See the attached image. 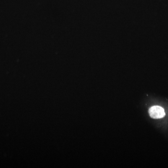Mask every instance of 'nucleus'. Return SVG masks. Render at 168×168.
<instances>
[{
    "mask_svg": "<svg viewBox=\"0 0 168 168\" xmlns=\"http://www.w3.org/2000/svg\"><path fill=\"white\" fill-rule=\"evenodd\" d=\"M149 114L150 117L153 119H161L165 115L164 109L161 106H151L149 109Z\"/></svg>",
    "mask_w": 168,
    "mask_h": 168,
    "instance_id": "1",
    "label": "nucleus"
}]
</instances>
